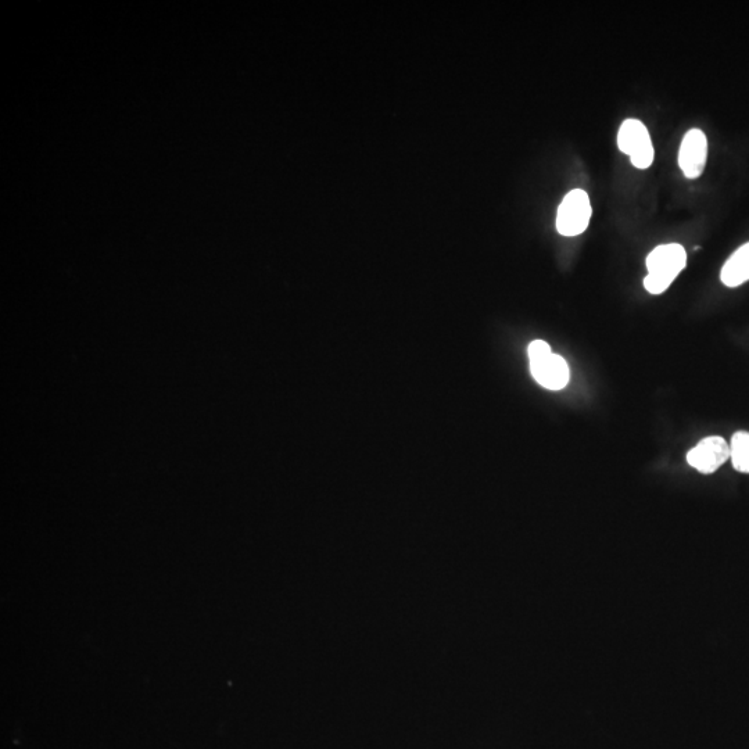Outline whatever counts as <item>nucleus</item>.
Here are the masks:
<instances>
[{
  "instance_id": "obj_6",
  "label": "nucleus",
  "mask_w": 749,
  "mask_h": 749,
  "mask_svg": "<svg viewBox=\"0 0 749 749\" xmlns=\"http://www.w3.org/2000/svg\"><path fill=\"white\" fill-rule=\"evenodd\" d=\"M708 157V139L701 129L693 128L684 135L679 152V166L688 179L700 178Z\"/></svg>"
},
{
  "instance_id": "obj_1",
  "label": "nucleus",
  "mask_w": 749,
  "mask_h": 749,
  "mask_svg": "<svg viewBox=\"0 0 749 749\" xmlns=\"http://www.w3.org/2000/svg\"><path fill=\"white\" fill-rule=\"evenodd\" d=\"M686 265L687 252L679 243L655 247L647 257L648 275L644 279L645 290L651 295H662L679 277Z\"/></svg>"
},
{
  "instance_id": "obj_3",
  "label": "nucleus",
  "mask_w": 749,
  "mask_h": 749,
  "mask_svg": "<svg viewBox=\"0 0 749 749\" xmlns=\"http://www.w3.org/2000/svg\"><path fill=\"white\" fill-rule=\"evenodd\" d=\"M618 146L621 152L630 157L634 167L639 170L651 167L655 150L652 146L650 132L641 121L626 120L619 128Z\"/></svg>"
},
{
  "instance_id": "obj_5",
  "label": "nucleus",
  "mask_w": 749,
  "mask_h": 749,
  "mask_svg": "<svg viewBox=\"0 0 749 749\" xmlns=\"http://www.w3.org/2000/svg\"><path fill=\"white\" fill-rule=\"evenodd\" d=\"M729 460L730 444L720 436L705 437L687 453L688 465L704 475L718 471Z\"/></svg>"
},
{
  "instance_id": "obj_7",
  "label": "nucleus",
  "mask_w": 749,
  "mask_h": 749,
  "mask_svg": "<svg viewBox=\"0 0 749 749\" xmlns=\"http://www.w3.org/2000/svg\"><path fill=\"white\" fill-rule=\"evenodd\" d=\"M720 279L727 288H738L749 281V242L731 254L720 271Z\"/></svg>"
},
{
  "instance_id": "obj_8",
  "label": "nucleus",
  "mask_w": 749,
  "mask_h": 749,
  "mask_svg": "<svg viewBox=\"0 0 749 749\" xmlns=\"http://www.w3.org/2000/svg\"><path fill=\"white\" fill-rule=\"evenodd\" d=\"M730 460L733 467L741 473H749V433L737 432L731 437Z\"/></svg>"
},
{
  "instance_id": "obj_2",
  "label": "nucleus",
  "mask_w": 749,
  "mask_h": 749,
  "mask_svg": "<svg viewBox=\"0 0 749 749\" xmlns=\"http://www.w3.org/2000/svg\"><path fill=\"white\" fill-rule=\"evenodd\" d=\"M530 372L539 385L548 390H562L568 385L569 367L558 354H553L550 344L535 340L529 344Z\"/></svg>"
},
{
  "instance_id": "obj_4",
  "label": "nucleus",
  "mask_w": 749,
  "mask_h": 749,
  "mask_svg": "<svg viewBox=\"0 0 749 749\" xmlns=\"http://www.w3.org/2000/svg\"><path fill=\"white\" fill-rule=\"evenodd\" d=\"M590 197L582 189H575L564 197L559 204L557 229L564 236H579L589 228L591 220Z\"/></svg>"
}]
</instances>
